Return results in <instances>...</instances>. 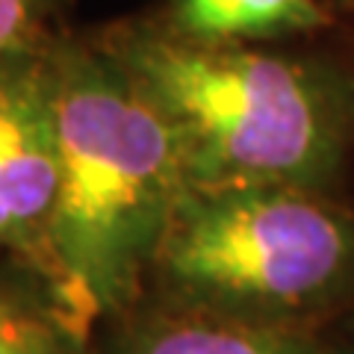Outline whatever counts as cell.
<instances>
[{
  "label": "cell",
  "mask_w": 354,
  "mask_h": 354,
  "mask_svg": "<svg viewBox=\"0 0 354 354\" xmlns=\"http://www.w3.org/2000/svg\"><path fill=\"white\" fill-rule=\"evenodd\" d=\"M53 39L0 65V251L24 263L48 292V236L59 192Z\"/></svg>",
  "instance_id": "obj_4"
},
{
  "label": "cell",
  "mask_w": 354,
  "mask_h": 354,
  "mask_svg": "<svg viewBox=\"0 0 354 354\" xmlns=\"http://www.w3.org/2000/svg\"><path fill=\"white\" fill-rule=\"evenodd\" d=\"M171 24L195 39L248 41L328 24L316 0H174Z\"/></svg>",
  "instance_id": "obj_6"
},
{
  "label": "cell",
  "mask_w": 354,
  "mask_h": 354,
  "mask_svg": "<svg viewBox=\"0 0 354 354\" xmlns=\"http://www.w3.org/2000/svg\"><path fill=\"white\" fill-rule=\"evenodd\" d=\"M153 269L195 304L283 313L346 283L354 225L304 186H201L180 198Z\"/></svg>",
  "instance_id": "obj_3"
},
{
  "label": "cell",
  "mask_w": 354,
  "mask_h": 354,
  "mask_svg": "<svg viewBox=\"0 0 354 354\" xmlns=\"http://www.w3.org/2000/svg\"><path fill=\"white\" fill-rule=\"evenodd\" d=\"M59 9L62 0H0V65L57 36Z\"/></svg>",
  "instance_id": "obj_8"
},
{
  "label": "cell",
  "mask_w": 354,
  "mask_h": 354,
  "mask_svg": "<svg viewBox=\"0 0 354 354\" xmlns=\"http://www.w3.org/2000/svg\"><path fill=\"white\" fill-rule=\"evenodd\" d=\"M124 354H319L307 337L254 316L198 313L151 325Z\"/></svg>",
  "instance_id": "obj_5"
},
{
  "label": "cell",
  "mask_w": 354,
  "mask_h": 354,
  "mask_svg": "<svg viewBox=\"0 0 354 354\" xmlns=\"http://www.w3.org/2000/svg\"><path fill=\"white\" fill-rule=\"evenodd\" d=\"M80 334L50 292L0 281V354H74Z\"/></svg>",
  "instance_id": "obj_7"
},
{
  "label": "cell",
  "mask_w": 354,
  "mask_h": 354,
  "mask_svg": "<svg viewBox=\"0 0 354 354\" xmlns=\"http://www.w3.org/2000/svg\"><path fill=\"white\" fill-rule=\"evenodd\" d=\"M50 68L59 148L50 295L83 330L133 298L192 183L171 124L101 30H59Z\"/></svg>",
  "instance_id": "obj_1"
},
{
  "label": "cell",
  "mask_w": 354,
  "mask_h": 354,
  "mask_svg": "<svg viewBox=\"0 0 354 354\" xmlns=\"http://www.w3.org/2000/svg\"><path fill=\"white\" fill-rule=\"evenodd\" d=\"M101 32L171 124L192 189L242 183L319 189L337 171L346 113L322 71L157 21H124Z\"/></svg>",
  "instance_id": "obj_2"
}]
</instances>
